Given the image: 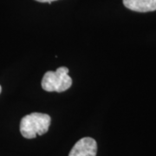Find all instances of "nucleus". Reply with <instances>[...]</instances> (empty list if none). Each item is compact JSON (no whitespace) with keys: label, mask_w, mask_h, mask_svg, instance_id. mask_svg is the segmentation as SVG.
Masks as SVG:
<instances>
[{"label":"nucleus","mask_w":156,"mask_h":156,"mask_svg":"<svg viewBox=\"0 0 156 156\" xmlns=\"http://www.w3.org/2000/svg\"><path fill=\"white\" fill-rule=\"evenodd\" d=\"M51 118L47 114L31 113L23 117L20 122V133L26 139H33L43 135L50 128Z\"/></svg>","instance_id":"f257e3e1"},{"label":"nucleus","mask_w":156,"mask_h":156,"mask_svg":"<svg viewBox=\"0 0 156 156\" xmlns=\"http://www.w3.org/2000/svg\"><path fill=\"white\" fill-rule=\"evenodd\" d=\"M69 69L60 67L56 71H47L42 80V88L47 92L62 93L72 85V79L69 76Z\"/></svg>","instance_id":"f03ea898"},{"label":"nucleus","mask_w":156,"mask_h":156,"mask_svg":"<svg viewBox=\"0 0 156 156\" xmlns=\"http://www.w3.org/2000/svg\"><path fill=\"white\" fill-rule=\"evenodd\" d=\"M97 143L91 137L79 140L69 152V156H96Z\"/></svg>","instance_id":"7ed1b4c3"},{"label":"nucleus","mask_w":156,"mask_h":156,"mask_svg":"<svg viewBox=\"0 0 156 156\" xmlns=\"http://www.w3.org/2000/svg\"><path fill=\"white\" fill-rule=\"evenodd\" d=\"M126 8L137 12L156 11V0H123Z\"/></svg>","instance_id":"20e7f679"},{"label":"nucleus","mask_w":156,"mask_h":156,"mask_svg":"<svg viewBox=\"0 0 156 156\" xmlns=\"http://www.w3.org/2000/svg\"><path fill=\"white\" fill-rule=\"evenodd\" d=\"M36 1L40 2V3H49V4H50L51 2H53V1H56V0H36Z\"/></svg>","instance_id":"39448f33"},{"label":"nucleus","mask_w":156,"mask_h":156,"mask_svg":"<svg viewBox=\"0 0 156 156\" xmlns=\"http://www.w3.org/2000/svg\"><path fill=\"white\" fill-rule=\"evenodd\" d=\"M1 91H2V88H1V86H0V93H1Z\"/></svg>","instance_id":"423d86ee"}]
</instances>
